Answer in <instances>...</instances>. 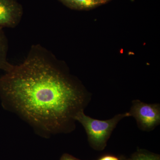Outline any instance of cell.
Instances as JSON below:
<instances>
[{
    "label": "cell",
    "instance_id": "cell-1",
    "mask_svg": "<svg viewBox=\"0 0 160 160\" xmlns=\"http://www.w3.org/2000/svg\"><path fill=\"white\" fill-rule=\"evenodd\" d=\"M0 97L4 106L47 133L72 129L76 115L88 101L51 52L39 44L0 78Z\"/></svg>",
    "mask_w": 160,
    "mask_h": 160
},
{
    "label": "cell",
    "instance_id": "cell-2",
    "mask_svg": "<svg viewBox=\"0 0 160 160\" xmlns=\"http://www.w3.org/2000/svg\"><path fill=\"white\" fill-rule=\"evenodd\" d=\"M129 116V112H127L116 115L110 119L102 121L89 117L84 113V110H82L77 113L74 119L82 125L92 148L101 151L106 148L112 132L119 122Z\"/></svg>",
    "mask_w": 160,
    "mask_h": 160
},
{
    "label": "cell",
    "instance_id": "cell-3",
    "mask_svg": "<svg viewBox=\"0 0 160 160\" xmlns=\"http://www.w3.org/2000/svg\"><path fill=\"white\" fill-rule=\"evenodd\" d=\"M129 113L136 120L141 129L150 131L160 122V107L159 104H147L139 100L132 102Z\"/></svg>",
    "mask_w": 160,
    "mask_h": 160
},
{
    "label": "cell",
    "instance_id": "cell-4",
    "mask_svg": "<svg viewBox=\"0 0 160 160\" xmlns=\"http://www.w3.org/2000/svg\"><path fill=\"white\" fill-rule=\"evenodd\" d=\"M22 15V7L17 0H0V27L15 28Z\"/></svg>",
    "mask_w": 160,
    "mask_h": 160
},
{
    "label": "cell",
    "instance_id": "cell-5",
    "mask_svg": "<svg viewBox=\"0 0 160 160\" xmlns=\"http://www.w3.org/2000/svg\"><path fill=\"white\" fill-rule=\"evenodd\" d=\"M9 45L8 40L2 28L0 27V70L8 72L14 65L9 62L7 59Z\"/></svg>",
    "mask_w": 160,
    "mask_h": 160
},
{
    "label": "cell",
    "instance_id": "cell-6",
    "mask_svg": "<svg viewBox=\"0 0 160 160\" xmlns=\"http://www.w3.org/2000/svg\"><path fill=\"white\" fill-rule=\"evenodd\" d=\"M63 3L69 7L76 9L90 8L98 5L95 0H61Z\"/></svg>",
    "mask_w": 160,
    "mask_h": 160
},
{
    "label": "cell",
    "instance_id": "cell-7",
    "mask_svg": "<svg viewBox=\"0 0 160 160\" xmlns=\"http://www.w3.org/2000/svg\"><path fill=\"white\" fill-rule=\"evenodd\" d=\"M130 160H160V156L143 150L135 152L129 158Z\"/></svg>",
    "mask_w": 160,
    "mask_h": 160
},
{
    "label": "cell",
    "instance_id": "cell-8",
    "mask_svg": "<svg viewBox=\"0 0 160 160\" xmlns=\"http://www.w3.org/2000/svg\"><path fill=\"white\" fill-rule=\"evenodd\" d=\"M98 160H120V158L114 156L107 155L102 157Z\"/></svg>",
    "mask_w": 160,
    "mask_h": 160
},
{
    "label": "cell",
    "instance_id": "cell-9",
    "mask_svg": "<svg viewBox=\"0 0 160 160\" xmlns=\"http://www.w3.org/2000/svg\"><path fill=\"white\" fill-rule=\"evenodd\" d=\"M60 160H81L75 158L71 155L65 153L62 156Z\"/></svg>",
    "mask_w": 160,
    "mask_h": 160
},
{
    "label": "cell",
    "instance_id": "cell-10",
    "mask_svg": "<svg viewBox=\"0 0 160 160\" xmlns=\"http://www.w3.org/2000/svg\"><path fill=\"white\" fill-rule=\"evenodd\" d=\"M108 1H109V0H100V2H101V4H102V3L106 2Z\"/></svg>",
    "mask_w": 160,
    "mask_h": 160
},
{
    "label": "cell",
    "instance_id": "cell-11",
    "mask_svg": "<svg viewBox=\"0 0 160 160\" xmlns=\"http://www.w3.org/2000/svg\"><path fill=\"white\" fill-rule=\"evenodd\" d=\"M120 160H130L129 159H127L126 158H121V159H120Z\"/></svg>",
    "mask_w": 160,
    "mask_h": 160
},
{
    "label": "cell",
    "instance_id": "cell-12",
    "mask_svg": "<svg viewBox=\"0 0 160 160\" xmlns=\"http://www.w3.org/2000/svg\"><path fill=\"white\" fill-rule=\"evenodd\" d=\"M96 2H97L98 3V4H101V2H100V0H95Z\"/></svg>",
    "mask_w": 160,
    "mask_h": 160
}]
</instances>
